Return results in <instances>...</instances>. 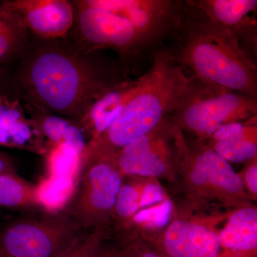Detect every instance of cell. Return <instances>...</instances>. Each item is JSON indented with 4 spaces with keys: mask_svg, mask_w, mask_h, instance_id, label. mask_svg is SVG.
Segmentation results:
<instances>
[{
    "mask_svg": "<svg viewBox=\"0 0 257 257\" xmlns=\"http://www.w3.org/2000/svg\"><path fill=\"white\" fill-rule=\"evenodd\" d=\"M32 35L11 76L12 93L24 104L79 124L96 96L130 78L119 58L104 51H84L64 39Z\"/></svg>",
    "mask_w": 257,
    "mask_h": 257,
    "instance_id": "6da1fadb",
    "label": "cell"
},
{
    "mask_svg": "<svg viewBox=\"0 0 257 257\" xmlns=\"http://www.w3.org/2000/svg\"><path fill=\"white\" fill-rule=\"evenodd\" d=\"M169 42L165 46L176 62L201 82L257 98V65L196 0H181Z\"/></svg>",
    "mask_w": 257,
    "mask_h": 257,
    "instance_id": "7a4b0ae2",
    "label": "cell"
},
{
    "mask_svg": "<svg viewBox=\"0 0 257 257\" xmlns=\"http://www.w3.org/2000/svg\"><path fill=\"white\" fill-rule=\"evenodd\" d=\"M166 47L154 56L148 71L137 78L121 113L107 130L87 143L84 160L113 157L170 116L200 84L186 75Z\"/></svg>",
    "mask_w": 257,
    "mask_h": 257,
    "instance_id": "3957f363",
    "label": "cell"
},
{
    "mask_svg": "<svg viewBox=\"0 0 257 257\" xmlns=\"http://www.w3.org/2000/svg\"><path fill=\"white\" fill-rule=\"evenodd\" d=\"M72 3L74 43L81 50L116 52L128 74L161 50L126 19L94 6L89 0Z\"/></svg>",
    "mask_w": 257,
    "mask_h": 257,
    "instance_id": "277c9868",
    "label": "cell"
},
{
    "mask_svg": "<svg viewBox=\"0 0 257 257\" xmlns=\"http://www.w3.org/2000/svg\"><path fill=\"white\" fill-rule=\"evenodd\" d=\"M257 116V98L201 82L170 117L182 131L209 140L221 125Z\"/></svg>",
    "mask_w": 257,
    "mask_h": 257,
    "instance_id": "5b68a950",
    "label": "cell"
},
{
    "mask_svg": "<svg viewBox=\"0 0 257 257\" xmlns=\"http://www.w3.org/2000/svg\"><path fill=\"white\" fill-rule=\"evenodd\" d=\"M80 229L65 216L12 221L0 229V257H54Z\"/></svg>",
    "mask_w": 257,
    "mask_h": 257,
    "instance_id": "8992f818",
    "label": "cell"
},
{
    "mask_svg": "<svg viewBox=\"0 0 257 257\" xmlns=\"http://www.w3.org/2000/svg\"><path fill=\"white\" fill-rule=\"evenodd\" d=\"M82 177L72 206L74 220L81 226L99 224L114 211L122 175L114 157L82 160Z\"/></svg>",
    "mask_w": 257,
    "mask_h": 257,
    "instance_id": "52a82bcc",
    "label": "cell"
},
{
    "mask_svg": "<svg viewBox=\"0 0 257 257\" xmlns=\"http://www.w3.org/2000/svg\"><path fill=\"white\" fill-rule=\"evenodd\" d=\"M94 6L126 19L160 49L177 25L181 0H89Z\"/></svg>",
    "mask_w": 257,
    "mask_h": 257,
    "instance_id": "ba28073f",
    "label": "cell"
},
{
    "mask_svg": "<svg viewBox=\"0 0 257 257\" xmlns=\"http://www.w3.org/2000/svg\"><path fill=\"white\" fill-rule=\"evenodd\" d=\"M173 122L170 116L161 121L150 133L132 142L120 150L114 158L121 175L160 177L169 170L175 160L170 146Z\"/></svg>",
    "mask_w": 257,
    "mask_h": 257,
    "instance_id": "9c48e42d",
    "label": "cell"
},
{
    "mask_svg": "<svg viewBox=\"0 0 257 257\" xmlns=\"http://www.w3.org/2000/svg\"><path fill=\"white\" fill-rule=\"evenodd\" d=\"M215 23L231 34L243 55L257 65L256 0H196Z\"/></svg>",
    "mask_w": 257,
    "mask_h": 257,
    "instance_id": "30bf717a",
    "label": "cell"
},
{
    "mask_svg": "<svg viewBox=\"0 0 257 257\" xmlns=\"http://www.w3.org/2000/svg\"><path fill=\"white\" fill-rule=\"evenodd\" d=\"M32 35L44 40L64 39L73 26L74 10L67 0H11Z\"/></svg>",
    "mask_w": 257,
    "mask_h": 257,
    "instance_id": "8fae6325",
    "label": "cell"
},
{
    "mask_svg": "<svg viewBox=\"0 0 257 257\" xmlns=\"http://www.w3.org/2000/svg\"><path fill=\"white\" fill-rule=\"evenodd\" d=\"M0 146L47 153L49 145L22 101L10 92L0 94Z\"/></svg>",
    "mask_w": 257,
    "mask_h": 257,
    "instance_id": "7c38bea8",
    "label": "cell"
},
{
    "mask_svg": "<svg viewBox=\"0 0 257 257\" xmlns=\"http://www.w3.org/2000/svg\"><path fill=\"white\" fill-rule=\"evenodd\" d=\"M167 257H220L217 233L192 221L177 220L169 226L159 243Z\"/></svg>",
    "mask_w": 257,
    "mask_h": 257,
    "instance_id": "4fadbf2b",
    "label": "cell"
},
{
    "mask_svg": "<svg viewBox=\"0 0 257 257\" xmlns=\"http://www.w3.org/2000/svg\"><path fill=\"white\" fill-rule=\"evenodd\" d=\"M257 116L245 121L221 125L207 145L228 162H246L257 155Z\"/></svg>",
    "mask_w": 257,
    "mask_h": 257,
    "instance_id": "5bb4252c",
    "label": "cell"
},
{
    "mask_svg": "<svg viewBox=\"0 0 257 257\" xmlns=\"http://www.w3.org/2000/svg\"><path fill=\"white\" fill-rule=\"evenodd\" d=\"M136 82L137 78L125 79L101 93L89 104L79 125L91 135V140L104 133L117 118Z\"/></svg>",
    "mask_w": 257,
    "mask_h": 257,
    "instance_id": "9a60e30c",
    "label": "cell"
},
{
    "mask_svg": "<svg viewBox=\"0 0 257 257\" xmlns=\"http://www.w3.org/2000/svg\"><path fill=\"white\" fill-rule=\"evenodd\" d=\"M23 105L27 114L33 120L49 145L68 147L79 153H84L87 144L78 124L43 108L28 104Z\"/></svg>",
    "mask_w": 257,
    "mask_h": 257,
    "instance_id": "2e32d148",
    "label": "cell"
},
{
    "mask_svg": "<svg viewBox=\"0 0 257 257\" xmlns=\"http://www.w3.org/2000/svg\"><path fill=\"white\" fill-rule=\"evenodd\" d=\"M3 3L5 14L0 24V67L5 68V66L21 57L28 43L30 32L9 2Z\"/></svg>",
    "mask_w": 257,
    "mask_h": 257,
    "instance_id": "e0dca14e",
    "label": "cell"
},
{
    "mask_svg": "<svg viewBox=\"0 0 257 257\" xmlns=\"http://www.w3.org/2000/svg\"><path fill=\"white\" fill-rule=\"evenodd\" d=\"M40 202L38 187L20 177L16 172L0 175V207H30Z\"/></svg>",
    "mask_w": 257,
    "mask_h": 257,
    "instance_id": "ac0fdd59",
    "label": "cell"
},
{
    "mask_svg": "<svg viewBox=\"0 0 257 257\" xmlns=\"http://www.w3.org/2000/svg\"><path fill=\"white\" fill-rule=\"evenodd\" d=\"M99 231L92 234L79 233L70 243L54 257H93L101 246Z\"/></svg>",
    "mask_w": 257,
    "mask_h": 257,
    "instance_id": "d6986e66",
    "label": "cell"
},
{
    "mask_svg": "<svg viewBox=\"0 0 257 257\" xmlns=\"http://www.w3.org/2000/svg\"><path fill=\"white\" fill-rule=\"evenodd\" d=\"M141 191L135 184H121L114 211L121 219H127L140 209Z\"/></svg>",
    "mask_w": 257,
    "mask_h": 257,
    "instance_id": "ffe728a7",
    "label": "cell"
},
{
    "mask_svg": "<svg viewBox=\"0 0 257 257\" xmlns=\"http://www.w3.org/2000/svg\"><path fill=\"white\" fill-rule=\"evenodd\" d=\"M172 209V202L169 199H165L155 207L139 211L134 219L137 222L152 227H162L168 223Z\"/></svg>",
    "mask_w": 257,
    "mask_h": 257,
    "instance_id": "44dd1931",
    "label": "cell"
},
{
    "mask_svg": "<svg viewBox=\"0 0 257 257\" xmlns=\"http://www.w3.org/2000/svg\"><path fill=\"white\" fill-rule=\"evenodd\" d=\"M165 194L160 185L156 183L147 184L141 190L140 209L163 202Z\"/></svg>",
    "mask_w": 257,
    "mask_h": 257,
    "instance_id": "7402d4cb",
    "label": "cell"
},
{
    "mask_svg": "<svg viewBox=\"0 0 257 257\" xmlns=\"http://www.w3.org/2000/svg\"><path fill=\"white\" fill-rule=\"evenodd\" d=\"M120 255L121 257H167L158 250L155 251L139 245L128 246L120 252Z\"/></svg>",
    "mask_w": 257,
    "mask_h": 257,
    "instance_id": "603a6c76",
    "label": "cell"
},
{
    "mask_svg": "<svg viewBox=\"0 0 257 257\" xmlns=\"http://www.w3.org/2000/svg\"><path fill=\"white\" fill-rule=\"evenodd\" d=\"M252 159L251 163L245 171L244 180L246 187L250 192L256 195L257 194V165L256 159Z\"/></svg>",
    "mask_w": 257,
    "mask_h": 257,
    "instance_id": "cb8c5ba5",
    "label": "cell"
},
{
    "mask_svg": "<svg viewBox=\"0 0 257 257\" xmlns=\"http://www.w3.org/2000/svg\"><path fill=\"white\" fill-rule=\"evenodd\" d=\"M13 172H16L13 160L9 155L0 151V175Z\"/></svg>",
    "mask_w": 257,
    "mask_h": 257,
    "instance_id": "d4e9b609",
    "label": "cell"
},
{
    "mask_svg": "<svg viewBox=\"0 0 257 257\" xmlns=\"http://www.w3.org/2000/svg\"><path fill=\"white\" fill-rule=\"evenodd\" d=\"M11 90V76L6 68L0 67V94Z\"/></svg>",
    "mask_w": 257,
    "mask_h": 257,
    "instance_id": "484cf974",
    "label": "cell"
},
{
    "mask_svg": "<svg viewBox=\"0 0 257 257\" xmlns=\"http://www.w3.org/2000/svg\"><path fill=\"white\" fill-rule=\"evenodd\" d=\"M120 252L110 248H99L93 257H120Z\"/></svg>",
    "mask_w": 257,
    "mask_h": 257,
    "instance_id": "4316f807",
    "label": "cell"
},
{
    "mask_svg": "<svg viewBox=\"0 0 257 257\" xmlns=\"http://www.w3.org/2000/svg\"><path fill=\"white\" fill-rule=\"evenodd\" d=\"M5 14V7L4 4H3V2L0 3V24H1L2 21H3V18H4Z\"/></svg>",
    "mask_w": 257,
    "mask_h": 257,
    "instance_id": "83f0119b",
    "label": "cell"
},
{
    "mask_svg": "<svg viewBox=\"0 0 257 257\" xmlns=\"http://www.w3.org/2000/svg\"><path fill=\"white\" fill-rule=\"evenodd\" d=\"M120 256H121V255H120ZM120 257H121V256H120Z\"/></svg>",
    "mask_w": 257,
    "mask_h": 257,
    "instance_id": "f1b7e54d",
    "label": "cell"
}]
</instances>
